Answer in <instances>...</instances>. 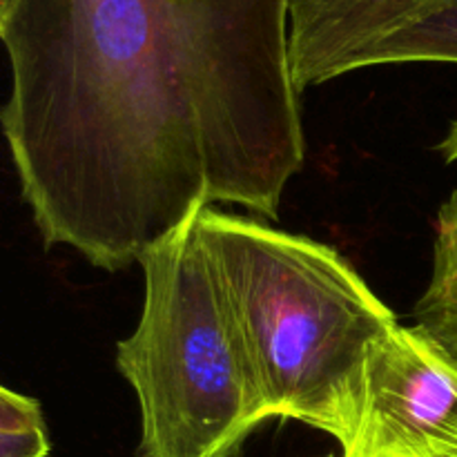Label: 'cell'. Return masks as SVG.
<instances>
[{"mask_svg":"<svg viewBox=\"0 0 457 457\" xmlns=\"http://www.w3.org/2000/svg\"><path fill=\"white\" fill-rule=\"evenodd\" d=\"M342 457H457V364L420 326L373 346Z\"/></svg>","mask_w":457,"mask_h":457,"instance_id":"obj_4","label":"cell"},{"mask_svg":"<svg viewBox=\"0 0 457 457\" xmlns=\"http://www.w3.org/2000/svg\"><path fill=\"white\" fill-rule=\"evenodd\" d=\"M324 457H337V455H324Z\"/></svg>","mask_w":457,"mask_h":457,"instance_id":"obj_12","label":"cell"},{"mask_svg":"<svg viewBox=\"0 0 457 457\" xmlns=\"http://www.w3.org/2000/svg\"><path fill=\"white\" fill-rule=\"evenodd\" d=\"M49 436L43 424H0V457H47Z\"/></svg>","mask_w":457,"mask_h":457,"instance_id":"obj_8","label":"cell"},{"mask_svg":"<svg viewBox=\"0 0 457 457\" xmlns=\"http://www.w3.org/2000/svg\"><path fill=\"white\" fill-rule=\"evenodd\" d=\"M199 228L268 420H297L346 445L369 355L397 315L342 253L257 219L199 210Z\"/></svg>","mask_w":457,"mask_h":457,"instance_id":"obj_2","label":"cell"},{"mask_svg":"<svg viewBox=\"0 0 457 457\" xmlns=\"http://www.w3.org/2000/svg\"><path fill=\"white\" fill-rule=\"evenodd\" d=\"M415 320L457 364V190L437 212L433 275L415 306Z\"/></svg>","mask_w":457,"mask_h":457,"instance_id":"obj_6","label":"cell"},{"mask_svg":"<svg viewBox=\"0 0 457 457\" xmlns=\"http://www.w3.org/2000/svg\"><path fill=\"white\" fill-rule=\"evenodd\" d=\"M16 4H18V0H0V34H3L4 27H7L9 18H12Z\"/></svg>","mask_w":457,"mask_h":457,"instance_id":"obj_11","label":"cell"},{"mask_svg":"<svg viewBox=\"0 0 457 457\" xmlns=\"http://www.w3.org/2000/svg\"><path fill=\"white\" fill-rule=\"evenodd\" d=\"M0 40L47 245L114 272L205 205L279 217L306 159L288 0H18Z\"/></svg>","mask_w":457,"mask_h":457,"instance_id":"obj_1","label":"cell"},{"mask_svg":"<svg viewBox=\"0 0 457 457\" xmlns=\"http://www.w3.org/2000/svg\"><path fill=\"white\" fill-rule=\"evenodd\" d=\"M400 62H453L457 65V7L418 22L384 40L366 58L364 67Z\"/></svg>","mask_w":457,"mask_h":457,"instance_id":"obj_7","label":"cell"},{"mask_svg":"<svg viewBox=\"0 0 457 457\" xmlns=\"http://www.w3.org/2000/svg\"><path fill=\"white\" fill-rule=\"evenodd\" d=\"M437 152L445 156L446 163H453V161H457V120L451 123L449 132L445 134V138H442L440 145H437Z\"/></svg>","mask_w":457,"mask_h":457,"instance_id":"obj_10","label":"cell"},{"mask_svg":"<svg viewBox=\"0 0 457 457\" xmlns=\"http://www.w3.org/2000/svg\"><path fill=\"white\" fill-rule=\"evenodd\" d=\"M38 400L0 384V424H43Z\"/></svg>","mask_w":457,"mask_h":457,"instance_id":"obj_9","label":"cell"},{"mask_svg":"<svg viewBox=\"0 0 457 457\" xmlns=\"http://www.w3.org/2000/svg\"><path fill=\"white\" fill-rule=\"evenodd\" d=\"M199 210L138 259L143 311L116 346V366L141 411V457H239L268 420Z\"/></svg>","mask_w":457,"mask_h":457,"instance_id":"obj_3","label":"cell"},{"mask_svg":"<svg viewBox=\"0 0 457 457\" xmlns=\"http://www.w3.org/2000/svg\"><path fill=\"white\" fill-rule=\"evenodd\" d=\"M457 0H288V56L302 89L364 70L378 45Z\"/></svg>","mask_w":457,"mask_h":457,"instance_id":"obj_5","label":"cell"}]
</instances>
